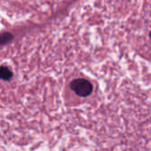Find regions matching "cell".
Wrapping results in <instances>:
<instances>
[{
    "label": "cell",
    "mask_w": 151,
    "mask_h": 151,
    "mask_svg": "<svg viewBox=\"0 0 151 151\" xmlns=\"http://www.w3.org/2000/svg\"><path fill=\"white\" fill-rule=\"evenodd\" d=\"M70 88L77 96L81 97L89 96L93 91V85L88 80L82 78L73 80L70 83Z\"/></svg>",
    "instance_id": "1"
},
{
    "label": "cell",
    "mask_w": 151,
    "mask_h": 151,
    "mask_svg": "<svg viewBox=\"0 0 151 151\" xmlns=\"http://www.w3.org/2000/svg\"><path fill=\"white\" fill-rule=\"evenodd\" d=\"M12 77V71L4 65L0 66V79L4 81H9Z\"/></svg>",
    "instance_id": "2"
},
{
    "label": "cell",
    "mask_w": 151,
    "mask_h": 151,
    "mask_svg": "<svg viewBox=\"0 0 151 151\" xmlns=\"http://www.w3.org/2000/svg\"><path fill=\"white\" fill-rule=\"evenodd\" d=\"M12 35H10V34H8V33L5 34V35H0V44L3 43V42H4L10 41V39H12Z\"/></svg>",
    "instance_id": "3"
}]
</instances>
